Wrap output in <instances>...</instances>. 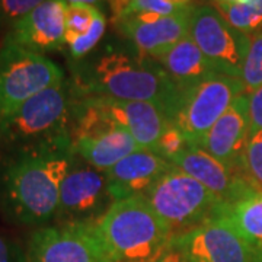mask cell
<instances>
[{"label":"cell","instance_id":"4fadbf2b","mask_svg":"<svg viewBox=\"0 0 262 262\" xmlns=\"http://www.w3.org/2000/svg\"><path fill=\"white\" fill-rule=\"evenodd\" d=\"M82 96H86L110 121L127 131L141 149L155 151L162 133L170 122L166 114L155 103L92 95Z\"/></svg>","mask_w":262,"mask_h":262},{"label":"cell","instance_id":"7a4b0ae2","mask_svg":"<svg viewBox=\"0 0 262 262\" xmlns=\"http://www.w3.org/2000/svg\"><path fill=\"white\" fill-rule=\"evenodd\" d=\"M73 86L79 95L155 103L170 122L182 92L155 60L118 50H108L82 66Z\"/></svg>","mask_w":262,"mask_h":262},{"label":"cell","instance_id":"277c9868","mask_svg":"<svg viewBox=\"0 0 262 262\" xmlns=\"http://www.w3.org/2000/svg\"><path fill=\"white\" fill-rule=\"evenodd\" d=\"M75 102L72 83L61 80L50 86L0 121V140L16 151L72 139Z\"/></svg>","mask_w":262,"mask_h":262},{"label":"cell","instance_id":"83f0119b","mask_svg":"<svg viewBox=\"0 0 262 262\" xmlns=\"http://www.w3.org/2000/svg\"><path fill=\"white\" fill-rule=\"evenodd\" d=\"M0 262H27V252L13 239L0 233Z\"/></svg>","mask_w":262,"mask_h":262},{"label":"cell","instance_id":"e0dca14e","mask_svg":"<svg viewBox=\"0 0 262 262\" xmlns=\"http://www.w3.org/2000/svg\"><path fill=\"white\" fill-rule=\"evenodd\" d=\"M170 168L172 163L153 150L140 149L131 153L105 172L114 201L146 195Z\"/></svg>","mask_w":262,"mask_h":262},{"label":"cell","instance_id":"4dcf8cb0","mask_svg":"<svg viewBox=\"0 0 262 262\" xmlns=\"http://www.w3.org/2000/svg\"><path fill=\"white\" fill-rule=\"evenodd\" d=\"M213 2H225V3H245L249 0H213Z\"/></svg>","mask_w":262,"mask_h":262},{"label":"cell","instance_id":"1f68e13d","mask_svg":"<svg viewBox=\"0 0 262 262\" xmlns=\"http://www.w3.org/2000/svg\"><path fill=\"white\" fill-rule=\"evenodd\" d=\"M261 262H262V256H261Z\"/></svg>","mask_w":262,"mask_h":262},{"label":"cell","instance_id":"8992f818","mask_svg":"<svg viewBox=\"0 0 262 262\" xmlns=\"http://www.w3.org/2000/svg\"><path fill=\"white\" fill-rule=\"evenodd\" d=\"M61 80L64 73L54 61L5 39L0 48V121Z\"/></svg>","mask_w":262,"mask_h":262},{"label":"cell","instance_id":"2e32d148","mask_svg":"<svg viewBox=\"0 0 262 262\" xmlns=\"http://www.w3.org/2000/svg\"><path fill=\"white\" fill-rule=\"evenodd\" d=\"M170 163L201 182L220 200L222 206L252 188L242 175L227 168L225 163L196 144H189L170 160Z\"/></svg>","mask_w":262,"mask_h":262},{"label":"cell","instance_id":"30bf717a","mask_svg":"<svg viewBox=\"0 0 262 262\" xmlns=\"http://www.w3.org/2000/svg\"><path fill=\"white\" fill-rule=\"evenodd\" d=\"M114 203L105 172L92 166H73L61 185L57 225H95Z\"/></svg>","mask_w":262,"mask_h":262},{"label":"cell","instance_id":"d4e9b609","mask_svg":"<svg viewBox=\"0 0 262 262\" xmlns=\"http://www.w3.org/2000/svg\"><path fill=\"white\" fill-rule=\"evenodd\" d=\"M189 144L191 143L185 139V136L181 133L178 127L173 122H169L168 127L163 130L162 136H160L155 151L159 153L160 156H163L165 159H168L170 162L182 150L187 149Z\"/></svg>","mask_w":262,"mask_h":262},{"label":"cell","instance_id":"5b68a950","mask_svg":"<svg viewBox=\"0 0 262 262\" xmlns=\"http://www.w3.org/2000/svg\"><path fill=\"white\" fill-rule=\"evenodd\" d=\"M143 196L173 236L206 223L217 215L222 207L211 191L173 165Z\"/></svg>","mask_w":262,"mask_h":262},{"label":"cell","instance_id":"4316f807","mask_svg":"<svg viewBox=\"0 0 262 262\" xmlns=\"http://www.w3.org/2000/svg\"><path fill=\"white\" fill-rule=\"evenodd\" d=\"M248 113L251 134L262 130V86L248 94Z\"/></svg>","mask_w":262,"mask_h":262},{"label":"cell","instance_id":"7402d4cb","mask_svg":"<svg viewBox=\"0 0 262 262\" xmlns=\"http://www.w3.org/2000/svg\"><path fill=\"white\" fill-rule=\"evenodd\" d=\"M241 82L244 83L246 94L262 86V31L251 37L242 67Z\"/></svg>","mask_w":262,"mask_h":262},{"label":"cell","instance_id":"ac0fdd59","mask_svg":"<svg viewBox=\"0 0 262 262\" xmlns=\"http://www.w3.org/2000/svg\"><path fill=\"white\" fill-rule=\"evenodd\" d=\"M155 61L159 63L169 79L181 91L206 80L210 76L217 75L214 67L189 35L182 38L162 56L156 57Z\"/></svg>","mask_w":262,"mask_h":262},{"label":"cell","instance_id":"ba28073f","mask_svg":"<svg viewBox=\"0 0 262 262\" xmlns=\"http://www.w3.org/2000/svg\"><path fill=\"white\" fill-rule=\"evenodd\" d=\"M188 35L219 75L241 79L251 37L234 29L215 8L194 6Z\"/></svg>","mask_w":262,"mask_h":262},{"label":"cell","instance_id":"9a60e30c","mask_svg":"<svg viewBox=\"0 0 262 262\" xmlns=\"http://www.w3.org/2000/svg\"><path fill=\"white\" fill-rule=\"evenodd\" d=\"M249 137L251 125L248 113V94H244L208 130L200 143V147L207 150L227 168L244 177L242 163Z\"/></svg>","mask_w":262,"mask_h":262},{"label":"cell","instance_id":"f546056e","mask_svg":"<svg viewBox=\"0 0 262 262\" xmlns=\"http://www.w3.org/2000/svg\"><path fill=\"white\" fill-rule=\"evenodd\" d=\"M67 5H94V6H99L103 0H64Z\"/></svg>","mask_w":262,"mask_h":262},{"label":"cell","instance_id":"5bb4252c","mask_svg":"<svg viewBox=\"0 0 262 262\" xmlns=\"http://www.w3.org/2000/svg\"><path fill=\"white\" fill-rule=\"evenodd\" d=\"M64 0H46L10 27L6 39L38 54L66 47Z\"/></svg>","mask_w":262,"mask_h":262},{"label":"cell","instance_id":"6da1fadb","mask_svg":"<svg viewBox=\"0 0 262 262\" xmlns=\"http://www.w3.org/2000/svg\"><path fill=\"white\" fill-rule=\"evenodd\" d=\"M75 158L73 139L16 150L2 185V203L10 220L39 227L56 220L61 185Z\"/></svg>","mask_w":262,"mask_h":262},{"label":"cell","instance_id":"484cf974","mask_svg":"<svg viewBox=\"0 0 262 262\" xmlns=\"http://www.w3.org/2000/svg\"><path fill=\"white\" fill-rule=\"evenodd\" d=\"M46 0H0V28L12 27Z\"/></svg>","mask_w":262,"mask_h":262},{"label":"cell","instance_id":"7c38bea8","mask_svg":"<svg viewBox=\"0 0 262 262\" xmlns=\"http://www.w3.org/2000/svg\"><path fill=\"white\" fill-rule=\"evenodd\" d=\"M192 8L194 5L172 15L134 13L122 16L117 24L141 56L155 60L187 37Z\"/></svg>","mask_w":262,"mask_h":262},{"label":"cell","instance_id":"52a82bcc","mask_svg":"<svg viewBox=\"0 0 262 262\" xmlns=\"http://www.w3.org/2000/svg\"><path fill=\"white\" fill-rule=\"evenodd\" d=\"M244 94L246 91L241 79L219 73L210 76L181 92L172 122L191 144L200 146L208 130Z\"/></svg>","mask_w":262,"mask_h":262},{"label":"cell","instance_id":"9c48e42d","mask_svg":"<svg viewBox=\"0 0 262 262\" xmlns=\"http://www.w3.org/2000/svg\"><path fill=\"white\" fill-rule=\"evenodd\" d=\"M170 246L188 262H261V255L220 215L173 236Z\"/></svg>","mask_w":262,"mask_h":262},{"label":"cell","instance_id":"603a6c76","mask_svg":"<svg viewBox=\"0 0 262 262\" xmlns=\"http://www.w3.org/2000/svg\"><path fill=\"white\" fill-rule=\"evenodd\" d=\"M245 179L253 189L262 191V130L251 134L242 163Z\"/></svg>","mask_w":262,"mask_h":262},{"label":"cell","instance_id":"44dd1931","mask_svg":"<svg viewBox=\"0 0 262 262\" xmlns=\"http://www.w3.org/2000/svg\"><path fill=\"white\" fill-rule=\"evenodd\" d=\"M105 19L99 6L94 5H67L66 12V44L88 37L96 25Z\"/></svg>","mask_w":262,"mask_h":262},{"label":"cell","instance_id":"ffe728a7","mask_svg":"<svg viewBox=\"0 0 262 262\" xmlns=\"http://www.w3.org/2000/svg\"><path fill=\"white\" fill-rule=\"evenodd\" d=\"M213 8L234 29L248 37L262 31V0H249L245 3L213 2Z\"/></svg>","mask_w":262,"mask_h":262},{"label":"cell","instance_id":"3957f363","mask_svg":"<svg viewBox=\"0 0 262 262\" xmlns=\"http://www.w3.org/2000/svg\"><path fill=\"white\" fill-rule=\"evenodd\" d=\"M94 229L105 262H156L173 237L144 196L115 201Z\"/></svg>","mask_w":262,"mask_h":262},{"label":"cell","instance_id":"cb8c5ba5","mask_svg":"<svg viewBox=\"0 0 262 262\" xmlns=\"http://www.w3.org/2000/svg\"><path fill=\"white\" fill-rule=\"evenodd\" d=\"M192 0H131L128 8L121 15L134 13H155V15H172L192 6ZM120 18V19H121Z\"/></svg>","mask_w":262,"mask_h":262},{"label":"cell","instance_id":"8fae6325","mask_svg":"<svg viewBox=\"0 0 262 262\" xmlns=\"http://www.w3.org/2000/svg\"><path fill=\"white\" fill-rule=\"evenodd\" d=\"M27 262H105L94 225L44 226L28 242Z\"/></svg>","mask_w":262,"mask_h":262},{"label":"cell","instance_id":"d6986e66","mask_svg":"<svg viewBox=\"0 0 262 262\" xmlns=\"http://www.w3.org/2000/svg\"><path fill=\"white\" fill-rule=\"evenodd\" d=\"M217 215L225 219L262 256V191L248 189L236 200L220 207Z\"/></svg>","mask_w":262,"mask_h":262},{"label":"cell","instance_id":"f1b7e54d","mask_svg":"<svg viewBox=\"0 0 262 262\" xmlns=\"http://www.w3.org/2000/svg\"><path fill=\"white\" fill-rule=\"evenodd\" d=\"M156 262H188L184 256H182V253L179 252L178 249H175V248H169L166 252L163 253L162 256H160L159 259Z\"/></svg>","mask_w":262,"mask_h":262}]
</instances>
